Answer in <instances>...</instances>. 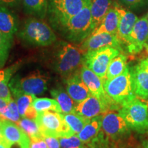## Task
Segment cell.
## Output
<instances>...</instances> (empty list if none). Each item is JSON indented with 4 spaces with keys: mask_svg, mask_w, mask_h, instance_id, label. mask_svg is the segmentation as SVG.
Listing matches in <instances>:
<instances>
[{
    "mask_svg": "<svg viewBox=\"0 0 148 148\" xmlns=\"http://www.w3.org/2000/svg\"><path fill=\"white\" fill-rule=\"evenodd\" d=\"M101 130L108 138L117 140L128 134L130 128L119 112L108 110L102 114Z\"/></svg>",
    "mask_w": 148,
    "mask_h": 148,
    "instance_id": "30bf717a",
    "label": "cell"
},
{
    "mask_svg": "<svg viewBox=\"0 0 148 148\" xmlns=\"http://www.w3.org/2000/svg\"><path fill=\"white\" fill-rule=\"evenodd\" d=\"M103 88L107 95L119 108V110L124 103L136 97L133 89L130 69L128 66L121 75L113 79L104 80Z\"/></svg>",
    "mask_w": 148,
    "mask_h": 148,
    "instance_id": "277c9868",
    "label": "cell"
},
{
    "mask_svg": "<svg viewBox=\"0 0 148 148\" xmlns=\"http://www.w3.org/2000/svg\"><path fill=\"white\" fill-rule=\"evenodd\" d=\"M143 148H148V140H145L143 143Z\"/></svg>",
    "mask_w": 148,
    "mask_h": 148,
    "instance_id": "60d3db41",
    "label": "cell"
},
{
    "mask_svg": "<svg viewBox=\"0 0 148 148\" xmlns=\"http://www.w3.org/2000/svg\"><path fill=\"white\" fill-rule=\"evenodd\" d=\"M51 95L58 101L62 109L63 114H68L74 112L77 103L70 97L67 92H66L60 86L53 88L50 91Z\"/></svg>",
    "mask_w": 148,
    "mask_h": 148,
    "instance_id": "cb8c5ba5",
    "label": "cell"
},
{
    "mask_svg": "<svg viewBox=\"0 0 148 148\" xmlns=\"http://www.w3.org/2000/svg\"><path fill=\"white\" fill-rule=\"evenodd\" d=\"M21 0H0V5L7 8H14L19 4Z\"/></svg>",
    "mask_w": 148,
    "mask_h": 148,
    "instance_id": "8d00e7d4",
    "label": "cell"
},
{
    "mask_svg": "<svg viewBox=\"0 0 148 148\" xmlns=\"http://www.w3.org/2000/svg\"><path fill=\"white\" fill-rule=\"evenodd\" d=\"M32 106L38 112H45V111L62 112V109L58 102L53 99L46 97L36 98L32 102Z\"/></svg>",
    "mask_w": 148,
    "mask_h": 148,
    "instance_id": "83f0119b",
    "label": "cell"
},
{
    "mask_svg": "<svg viewBox=\"0 0 148 148\" xmlns=\"http://www.w3.org/2000/svg\"><path fill=\"white\" fill-rule=\"evenodd\" d=\"M18 66L17 64H14L10 67L0 69V97L8 101H10L12 98L9 88V83L13 73L18 69Z\"/></svg>",
    "mask_w": 148,
    "mask_h": 148,
    "instance_id": "d4e9b609",
    "label": "cell"
},
{
    "mask_svg": "<svg viewBox=\"0 0 148 148\" xmlns=\"http://www.w3.org/2000/svg\"><path fill=\"white\" fill-rule=\"evenodd\" d=\"M122 3L126 5L127 6H135V5L140 4L143 0H119Z\"/></svg>",
    "mask_w": 148,
    "mask_h": 148,
    "instance_id": "f35d334b",
    "label": "cell"
},
{
    "mask_svg": "<svg viewBox=\"0 0 148 148\" xmlns=\"http://www.w3.org/2000/svg\"><path fill=\"white\" fill-rule=\"evenodd\" d=\"M108 110H112V109L108 102L91 95L82 102L77 103L74 112L88 119H92L102 115Z\"/></svg>",
    "mask_w": 148,
    "mask_h": 148,
    "instance_id": "9a60e30c",
    "label": "cell"
},
{
    "mask_svg": "<svg viewBox=\"0 0 148 148\" xmlns=\"http://www.w3.org/2000/svg\"><path fill=\"white\" fill-rule=\"evenodd\" d=\"M48 148H60V141L56 137L53 136H43Z\"/></svg>",
    "mask_w": 148,
    "mask_h": 148,
    "instance_id": "e575fe53",
    "label": "cell"
},
{
    "mask_svg": "<svg viewBox=\"0 0 148 148\" xmlns=\"http://www.w3.org/2000/svg\"><path fill=\"white\" fill-rule=\"evenodd\" d=\"M58 139L60 148H83L84 146L77 134L69 137H60Z\"/></svg>",
    "mask_w": 148,
    "mask_h": 148,
    "instance_id": "d6a6232c",
    "label": "cell"
},
{
    "mask_svg": "<svg viewBox=\"0 0 148 148\" xmlns=\"http://www.w3.org/2000/svg\"><path fill=\"white\" fill-rule=\"evenodd\" d=\"M127 57L123 53H119L111 60L106 71V79H111L121 75L126 69Z\"/></svg>",
    "mask_w": 148,
    "mask_h": 148,
    "instance_id": "484cf974",
    "label": "cell"
},
{
    "mask_svg": "<svg viewBox=\"0 0 148 148\" xmlns=\"http://www.w3.org/2000/svg\"><path fill=\"white\" fill-rule=\"evenodd\" d=\"M4 139H3L2 133H1V128H0V141H2Z\"/></svg>",
    "mask_w": 148,
    "mask_h": 148,
    "instance_id": "b9f144b4",
    "label": "cell"
},
{
    "mask_svg": "<svg viewBox=\"0 0 148 148\" xmlns=\"http://www.w3.org/2000/svg\"><path fill=\"white\" fill-rule=\"evenodd\" d=\"M80 47L86 52L104 47H113L117 48L121 51L122 49V44L116 34L101 33L98 34L90 35L82 42Z\"/></svg>",
    "mask_w": 148,
    "mask_h": 148,
    "instance_id": "2e32d148",
    "label": "cell"
},
{
    "mask_svg": "<svg viewBox=\"0 0 148 148\" xmlns=\"http://www.w3.org/2000/svg\"><path fill=\"white\" fill-rule=\"evenodd\" d=\"M16 124L28 135L29 138L42 136L39 127L35 119L22 118L18 123H16Z\"/></svg>",
    "mask_w": 148,
    "mask_h": 148,
    "instance_id": "f1b7e54d",
    "label": "cell"
},
{
    "mask_svg": "<svg viewBox=\"0 0 148 148\" xmlns=\"http://www.w3.org/2000/svg\"><path fill=\"white\" fill-rule=\"evenodd\" d=\"M25 13L43 19L47 16L48 0H22Z\"/></svg>",
    "mask_w": 148,
    "mask_h": 148,
    "instance_id": "603a6c76",
    "label": "cell"
},
{
    "mask_svg": "<svg viewBox=\"0 0 148 148\" xmlns=\"http://www.w3.org/2000/svg\"><path fill=\"white\" fill-rule=\"evenodd\" d=\"M0 128L3 139L11 147L16 144L20 148H30V138L16 123L0 117Z\"/></svg>",
    "mask_w": 148,
    "mask_h": 148,
    "instance_id": "8fae6325",
    "label": "cell"
},
{
    "mask_svg": "<svg viewBox=\"0 0 148 148\" xmlns=\"http://www.w3.org/2000/svg\"><path fill=\"white\" fill-rule=\"evenodd\" d=\"M119 113L130 130L139 134L148 132V105L143 101L134 98L120 108Z\"/></svg>",
    "mask_w": 148,
    "mask_h": 148,
    "instance_id": "8992f818",
    "label": "cell"
},
{
    "mask_svg": "<svg viewBox=\"0 0 148 148\" xmlns=\"http://www.w3.org/2000/svg\"><path fill=\"white\" fill-rule=\"evenodd\" d=\"M8 102L7 100H5L3 98L0 97V116L5 113V112L8 108Z\"/></svg>",
    "mask_w": 148,
    "mask_h": 148,
    "instance_id": "74e56055",
    "label": "cell"
},
{
    "mask_svg": "<svg viewBox=\"0 0 148 148\" xmlns=\"http://www.w3.org/2000/svg\"><path fill=\"white\" fill-rule=\"evenodd\" d=\"M66 90L77 104L91 95L87 86L80 77L79 73L73 74L66 78Z\"/></svg>",
    "mask_w": 148,
    "mask_h": 148,
    "instance_id": "ac0fdd59",
    "label": "cell"
},
{
    "mask_svg": "<svg viewBox=\"0 0 148 148\" xmlns=\"http://www.w3.org/2000/svg\"><path fill=\"white\" fill-rule=\"evenodd\" d=\"M38 115V112L34 106H32V103L27 108L26 112H25V116L24 118H28L31 119H35Z\"/></svg>",
    "mask_w": 148,
    "mask_h": 148,
    "instance_id": "d590c367",
    "label": "cell"
},
{
    "mask_svg": "<svg viewBox=\"0 0 148 148\" xmlns=\"http://www.w3.org/2000/svg\"><path fill=\"white\" fill-rule=\"evenodd\" d=\"M53 54V68L64 78L77 73L84 65L86 51L71 42H57Z\"/></svg>",
    "mask_w": 148,
    "mask_h": 148,
    "instance_id": "6da1fadb",
    "label": "cell"
},
{
    "mask_svg": "<svg viewBox=\"0 0 148 148\" xmlns=\"http://www.w3.org/2000/svg\"><path fill=\"white\" fill-rule=\"evenodd\" d=\"M112 5V0H90V10L94 29L101 23Z\"/></svg>",
    "mask_w": 148,
    "mask_h": 148,
    "instance_id": "44dd1931",
    "label": "cell"
},
{
    "mask_svg": "<svg viewBox=\"0 0 148 148\" xmlns=\"http://www.w3.org/2000/svg\"><path fill=\"white\" fill-rule=\"evenodd\" d=\"M148 40V21L145 16L138 18L130 34L125 45L127 51L130 54L140 52L145 47Z\"/></svg>",
    "mask_w": 148,
    "mask_h": 148,
    "instance_id": "4fadbf2b",
    "label": "cell"
},
{
    "mask_svg": "<svg viewBox=\"0 0 148 148\" xmlns=\"http://www.w3.org/2000/svg\"><path fill=\"white\" fill-rule=\"evenodd\" d=\"M102 115H99L90 119V121L84 127L77 136L83 143L88 144L97 137L101 129Z\"/></svg>",
    "mask_w": 148,
    "mask_h": 148,
    "instance_id": "7402d4cb",
    "label": "cell"
},
{
    "mask_svg": "<svg viewBox=\"0 0 148 148\" xmlns=\"http://www.w3.org/2000/svg\"><path fill=\"white\" fill-rule=\"evenodd\" d=\"M18 37L29 45L47 47L56 41V36L51 27L41 18L29 17L24 21Z\"/></svg>",
    "mask_w": 148,
    "mask_h": 148,
    "instance_id": "7a4b0ae2",
    "label": "cell"
},
{
    "mask_svg": "<svg viewBox=\"0 0 148 148\" xmlns=\"http://www.w3.org/2000/svg\"><path fill=\"white\" fill-rule=\"evenodd\" d=\"M35 99L36 95H22L14 97L21 118H24L27 108L32 104Z\"/></svg>",
    "mask_w": 148,
    "mask_h": 148,
    "instance_id": "f546056e",
    "label": "cell"
},
{
    "mask_svg": "<svg viewBox=\"0 0 148 148\" xmlns=\"http://www.w3.org/2000/svg\"><path fill=\"white\" fill-rule=\"evenodd\" d=\"M42 136L69 137L73 136L69 127L64 121L63 114L53 111L38 112L35 119Z\"/></svg>",
    "mask_w": 148,
    "mask_h": 148,
    "instance_id": "ba28073f",
    "label": "cell"
},
{
    "mask_svg": "<svg viewBox=\"0 0 148 148\" xmlns=\"http://www.w3.org/2000/svg\"><path fill=\"white\" fill-rule=\"evenodd\" d=\"M56 29L72 43H82L94 30L90 3Z\"/></svg>",
    "mask_w": 148,
    "mask_h": 148,
    "instance_id": "3957f363",
    "label": "cell"
},
{
    "mask_svg": "<svg viewBox=\"0 0 148 148\" xmlns=\"http://www.w3.org/2000/svg\"><path fill=\"white\" fill-rule=\"evenodd\" d=\"M119 22V14L115 6H112L108 11L106 16L103 18L102 21L94 29L90 35L101 34V33H109L116 34Z\"/></svg>",
    "mask_w": 148,
    "mask_h": 148,
    "instance_id": "ffe728a7",
    "label": "cell"
},
{
    "mask_svg": "<svg viewBox=\"0 0 148 148\" xmlns=\"http://www.w3.org/2000/svg\"><path fill=\"white\" fill-rule=\"evenodd\" d=\"M48 79L45 75L38 71L24 77L17 75L11 78L9 88L14 97L22 95H39L47 90Z\"/></svg>",
    "mask_w": 148,
    "mask_h": 148,
    "instance_id": "52a82bcc",
    "label": "cell"
},
{
    "mask_svg": "<svg viewBox=\"0 0 148 148\" xmlns=\"http://www.w3.org/2000/svg\"><path fill=\"white\" fill-rule=\"evenodd\" d=\"M90 3V0H48L47 16L57 29Z\"/></svg>",
    "mask_w": 148,
    "mask_h": 148,
    "instance_id": "5b68a950",
    "label": "cell"
},
{
    "mask_svg": "<svg viewBox=\"0 0 148 148\" xmlns=\"http://www.w3.org/2000/svg\"><path fill=\"white\" fill-rule=\"evenodd\" d=\"M146 18H147V21H148V12H147V14H146Z\"/></svg>",
    "mask_w": 148,
    "mask_h": 148,
    "instance_id": "f6af8a7d",
    "label": "cell"
},
{
    "mask_svg": "<svg viewBox=\"0 0 148 148\" xmlns=\"http://www.w3.org/2000/svg\"><path fill=\"white\" fill-rule=\"evenodd\" d=\"M30 148H48L43 136L30 138Z\"/></svg>",
    "mask_w": 148,
    "mask_h": 148,
    "instance_id": "836d02e7",
    "label": "cell"
},
{
    "mask_svg": "<svg viewBox=\"0 0 148 148\" xmlns=\"http://www.w3.org/2000/svg\"><path fill=\"white\" fill-rule=\"evenodd\" d=\"M63 117L64 121L69 127L73 135L77 134L79 132H80L90 120V119L84 117L75 112L68 114H63Z\"/></svg>",
    "mask_w": 148,
    "mask_h": 148,
    "instance_id": "4316f807",
    "label": "cell"
},
{
    "mask_svg": "<svg viewBox=\"0 0 148 148\" xmlns=\"http://www.w3.org/2000/svg\"><path fill=\"white\" fill-rule=\"evenodd\" d=\"M133 89L135 95L142 99H148V58L140 60L132 69Z\"/></svg>",
    "mask_w": 148,
    "mask_h": 148,
    "instance_id": "5bb4252c",
    "label": "cell"
},
{
    "mask_svg": "<svg viewBox=\"0 0 148 148\" xmlns=\"http://www.w3.org/2000/svg\"><path fill=\"white\" fill-rule=\"evenodd\" d=\"M145 49H146V51H147V53H148V40H147V43H146V45H145Z\"/></svg>",
    "mask_w": 148,
    "mask_h": 148,
    "instance_id": "7bdbcfd3",
    "label": "cell"
},
{
    "mask_svg": "<svg viewBox=\"0 0 148 148\" xmlns=\"http://www.w3.org/2000/svg\"><path fill=\"white\" fill-rule=\"evenodd\" d=\"M0 148H11V146L8 145L4 140L0 141Z\"/></svg>",
    "mask_w": 148,
    "mask_h": 148,
    "instance_id": "ab89813d",
    "label": "cell"
},
{
    "mask_svg": "<svg viewBox=\"0 0 148 148\" xmlns=\"http://www.w3.org/2000/svg\"><path fill=\"white\" fill-rule=\"evenodd\" d=\"M11 46L12 44L7 40L0 32V69L6 62Z\"/></svg>",
    "mask_w": 148,
    "mask_h": 148,
    "instance_id": "1f68e13d",
    "label": "cell"
},
{
    "mask_svg": "<svg viewBox=\"0 0 148 148\" xmlns=\"http://www.w3.org/2000/svg\"><path fill=\"white\" fill-rule=\"evenodd\" d=\"M0 117L8 119L16 123H18L21 119V115L18 112L17 104H16L15 100H14L12 98L8 102V108H7L5 113L3 114Z\"/></svg>",
    "mask_w": 148,
    "mask_h": 148,
    "instance_id": "4dcf8cb0",
    "label": "cell"
},
{
    "mask_svg": "<svg viewBox=\"0 0 148 148\" xmlns=\"http://www.w3.org/2000/svg\"><path fill=\"white\" fill-rule=\"evenodd\" d=\"M79 75L83 82L87 86L91 95L108 102L110 105L112 110H119L118 107L111 101V99L105 92L104 88H103L104 79L98 76L97 74H95L84 64L82 66L79 71Z\"/></svg>",
    "mask_w": 148,
    "mask_h": 148,
    "instance_id": "7c38bea8",
    "label": "cell"
},
{
    "mask_svg": "<svg viewBox=\"0 0 148 148\" xmlns=\"http://www.w3.org/2000/svg\"><path fill=\"white\" fill-rule=\"evenodd\" d=\"M18 29L17 18L8 8L0 5V32L12 45Z\"/></svg>",
    "mask_w": 148,
    "mask_h": 148,
    "instance_id": "d6986e66",
    "label": "cell"
},
{
    "mask_svg": "<svg viewBox=\"0 0 148 148\" xmlns=\"http://www.w3.org/2000/svg\"><path fill=\"white\" fill-rule=\"evenodd\" d=\"M119 14V22L116 36L121 42L122 45H126L129 36L132 32L138 16L133 12L127 10L118 3H113Z\"/></svg>",
    "mask_w": 148,
    "mask_h": 148,
    "instance_id": "e0dca14e",
    "label": "cell"
},
{
    "mask_svg": "<svg viewBox=\"0 0 148 148\" xmlns=\"http://www.w3.org/2000/svg\"><path fill=\"white\" fill-rule=\"evenodd\" d=\"M83 148H92V147H89V146H88V145H84V147H83Z\"/></svg>",
    "mask_w": 148,
    "mask_h": 148,
    "instance_id": "ee69618b",
    "label": "cell"
},
{
    "mask_svg": "<svg viewBox=\"0 0 148 148\" xmlns=\"http://www.w3.org/2000/svg\"><path fill=\"white\" fill-rule=\"evenodd\" d=\"M119 53V49L113 47H104L86 51L84 64L105 80L109 64Z\"/></svg>",
    "mask_w": 148,
    "mask_h": 148,
    "instance_id": "9c48e42d",
    "label": "cell"
}]
</instances>
